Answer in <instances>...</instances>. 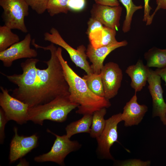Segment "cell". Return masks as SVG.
<instances>
[{
	"mask_svg": "<svg viewBox=\"0 0 166 166\" xmlns=\"http://www.w3.org/2000/svg\"><path fill=\"white\" fill-rule=\"evenodd\" d=\"M38 48L49 50V59L44 62L46 68L36 67L39 60L35 58H27L21 64L22 73L5 76L17 87L10 90L11 95L27 104L29 108L46 103L62 95H69V86L65 78L61 65L57 54L54 44Z\"/></svg>",
	"mask_w": 166,
	"mask_h": 166,
	"instance_id": "cell-1",
	"label": "cell"
},
{
	"mask_svg": "<svg viewBox=\"0 0 166 166\" xmlns=\"http://www.w3.org/2000/svg\"><path fill=\"white\" fill-rule=\"evenodd\" d=\"M61 48L58 47L57 54L69 86V99L72 103L79 105L76 113L93 114L95 111L102 108L110 107L109 100L98 96L90 90L85 80L78 75L65 60Z\"/></svg>",
	"mask_w": 166,
	"mask_h": 166,
	"instance_id": "cell-2",
	"label": "cell"
},
{
	"mask_svg": "<svg viewBox=\"0 0 166 166\" xmlns=\"http://www.w3.org/2000/svg\"><path fill=\"white\" fill-rule=\"evenodd\" d=\"M69 95L59 96L48 103L29 108L28 121L41 125L45 120L65 121L68 114L79 106L70 101Z\"/></svg>",
	"mask_w": 166,
	"mask_h": 166,
	"instance_id": "cell-3",
	"label": "cell"
},
{
	"mask_svg": "<svg viewBox=\"0 0 166 166\" xmlns=\"http://www.w3.org/2000/svg\"><path fill=\"white\" fill-rule=\"evenodd\" d=\"M3 10L2 17L4 25L11 29L28 32L24 19L29 14V7L24 0H0Z\"/></svg>",
	"mask_w": 166,
	"mask_h": 166,
	"instance_id": "cell-4",
	"label": "cell"
},
{
	"mask_svg": "<svg viewBox=\"0 0 166 166\" xmlns=\"http://www.w3.org/2000/svg\"><path fill=\"white\" fill-rule=\"evenodd\" d=\"M47 131L56 136L53 144L49 152L35 157L34 160L37 162H53L64 165L66 156L70 152L79 149L81 145L77 140H70L66 134L60 136L48 129Z\"/></svg>",
	"mask_w": 166,
	"mask_h": 166,
	"instance_id": "cell-5",
	"label": "cell"
},
{
	"mask_svg": "<svg viewBox=\"0 0 166 166\" xmlns=\"http://www.w3.org/2000/svg\"><path fill=\"white\" fill-rule=\"evenodd\" d=\"M44 39L65 49L73 63L77 67L84 70L87 74L93 73L91 66L87 60L86 49L84 45H80L77 49H74L64 40L58 31L53 27L51 29L49 32L44 33Z\"/></svg>",
	"mask_w": 166,
	"mask_h": 166,
	"instance_id": "cell-6",
	"label": "cell"
},
{
	"mask_svg": "<svg viewBox=\"0 0 166 166\" xmlns=\"http://www.w3.org/2000/svg\"><path fill=\"white\" fill-rule=\"evenodd\" d=\"M0 106L9 121L12 120L22 125L28 121L29 105L14 97L10 90L0 86Z\"/></svg>",
	"mask_w": 166,
	"mask_h": 166,
	"instance_id": "cell-7",
	"label": "cell"
},
{
	"mask_svg": "<svg viewBox=\"0 0 166 166\" xmlns=\"http://www.w3.org/2000/svg\"><path fill=\"white\" fill-rule=\"evenodd\" d=\"M121 115V113H119L113 115L106 120L105 126L103 132L96 138L97 143V152L102 159H113L110 150L114 143L117 142V125L122 121Z\"/></svg>",
	"mask_w": 166,
	"mask_h": 166,
	"instance_id": "cell-8",
	"label": "cell"
},
{
	"mask_svg": "<svg viewBox=\"0 0 166 166\" xmlns=\"http://www.w3.org/2000/svg\"><path fill=\"white\" fill-rule=\"evenodd\" d=\"M32 39L31 34H27L22 40L0 52V60L4 66L10 67L14 61L23 58H32L38 55L37 51L30 47Z\"/></svg>",
	"mask_w": 166,
	"mask_h": 166,
	"instance_id": "cell-9",
	"label": "cell"
},
{
	"mask_svg": "<svg viewBox=\"0 0 166 166\" xmlns=\"http://www.w3.org/2000/svg\"><path fill=\"white\" fill-rule=\"evenodd\" d=\"M160 77L150 69L147 82L148 88L152 99L153 117H159L166 125V103L163 97Z\"/></svg>",
	"mask_w": 166,
	"mask_h": 166,
	"instance_id": "cell-10",
	"label": "cell"
},
{
	"mask_svg": "<svg viewBox=\"0 0 166 166\" xmlns=\"http://www.w3.org/2000/svg\"><path fill=\"white\" fill-rule=\"evenodd\" d=\"M104 90V97L109 100L117 94L123 79V73L118 64L109 62L104 65L100 73Z\"/></svg>",
	"mask_w": 166,
	"mask_h": 166,
	"instance_id": "cell-11",
	"label": "cell"
},
{
	"mask_svg": "<svg viewBox=\"0 0 166 166\" xmlns=\"http://www.w3.org/2000/svg\"><path fill=\"white\" fill-rule=\"evenodd\" d=\"M14 130L15 134L10 145L9 160L10 163L22 158L36 148L38 138L36 134L29 136L19 135L16 127L14 128Z\"/></svg>",
	"mask_w": 166,
	"mask_h": 166,
	"instance_id": "cell-12",
	"label": "cell"
},
{
	"mask_svg": "<svg viewBox=\"0 0 166 166\" xmlns=\"http://www.w3.org/2000/svg\"><path fill=\"white\" fill-rule=\"evenodd\" d=\"M122 10L119 6H112L96 3L90 11L91 17L100 22L104 26L116 30L120 26V20Z\"/></svg>",
	"mask_w": 166,
	"mask_h": 166,
	"instance_id": "cell-13",
	"label": "cell"
},
{
	"mask_svg": "<svg viewBox=\"0 0 166 166\" xmlns=\"http://www.w3.org/2000/svg\"><path fill=\"white\" fill-rule=\"evenodd\" d=\"M126 40L117 42L108 45L94 49L89 44L86 50L87 57L92 63L91 65L93 73L99 74L104 66L103 62L106 57L112 51L120 47L128 44Z\"/></svg>",
	"mask_w": 166,
	"mask_h": 166,
	"instance_id": "cell-14",
	"label": "cell"
},
{
	"mask_svg": "<svg viewBox=\"0 0 166 166\" xmlns=\"http://www.w3.org/2000/svg\"><path fill=\"white\" fill-rule=\"evenodd\" d=\"M136 93L126 103L121 113L122 121H124V125L126 127L138 125L148 111L146 105H140L138 103Z\"/></svg>",
	"mask_w": 166,
	"mask_h": 166,
	"instance_id": "cell-15",
	"label": "cell"
},
{
	"mask_svg": "<svg viewBox=\"0 0 166 166\" xmlns=\"http://www.w3.org/2000/svg\"><path fill=\"white\" fill-rule=\"evenodd\" d=\"M150 68L144 65L143 61L139 60L135 65L128 66L126 73L130 77V85L135 93L140 91L145 86L147 81Z\"/></svg>",
	"mask_w": 166,
	"mask_h": 166,
	"instance_id": "cell-16",
	"label": "cell"
},
{
	"mask_svg": "<svg viewBox=\"0 0 166 166\" xmlns=\"http://www.w3.org/2000/svg\"><path fill=\"white\" fill-rule=\"evenodd\" d=\"M117 30L104 26L103 28L88 35L90 44L95 49L117 41L115 38Z\"/></svg>",
	"mask_w": 166,
	"mask_h": 166,
	"instance_id": "cell-17",
	"label": "cell"
},
{
	"mask_svg": "<svg viewBox=\"0 0 166 166\" xmlns=\"http://www.w3.org/2000/svg\"><path fill=\"white\" fill-rule=\"evenodd\" d=\"M92 115L86 114L80 119L70 123L65 127L66 135L69 138L79 133H90L92 123Z\"/></svg>",
	"mask_w": 166,
	"mask_h": 166,
	"instance_id": "cell-18",
	"label": "cell"
},
{
	"mask_svg": "<svg viewBox=\"0 0 166 166\" xmlns=\"http://www.w3.org/2000/svg\"><path fill=\"white\" fill-rule=\"evenodd\" d=\"M144 56L146 65L149 68H162L166 66V49H161L154 47L145 52Z\"/></svg>",
	"mask_w": 166,
	"mask_h": 166,
	"instance_id": "cell-19",
	"label": "cell"
},
{
	"mask_svg": "<svg viewBox=\"0 0 166 166\" xmlns=\"http://www.w3.org/2000/svg\"><path fill=\"white\" fill-rule=\"evenodd\" d=\"M106 108H103L95 111L92 115V125L89 133L90 136L96 139L103 132L106 123L104 117L106 113Z\"/></svg>",
	"mask_w": 166,
	"mask_h": 166,
	"instance_id": "cell-20",
	"label": "cell"
},
{
	"mask_svg": "<svg viewBox=\"0 0 166 166\" xmlns=\"http://www.w3.org/2000/svg\"><path fill=\"white\" fill-rule=\"evenodd\" d=\"M11 30L5 25L0 26V52L20 41L19 36Z\"/></svg>",
	"mask_w": 166,
	"mask_h": 166,
	"instance_id": "cell-21",
	"label": "cell"
},
{
	"mask_svg": "<svg viewBox=\"0 0 166 166\" xmlns=\"http://www.w3.org/2000/svg\"><path fill=\"white\" fill-rule=\"evenodd\" d=\"M82 78L91 91L96 95L104 97L103 85L100 74L92 73L85 75Z\"/></svg>",
	"mask_w": 166,
	"mask_h": 166,
	"instance_id": "cell-22",
	"label": "cell"
},
{
	"mask_svg": "<svg viewBox=\"0 0 166 166\" xmlns=\"http://www.w3.org/2000/svg\"><path fill=\"white\" fill-rule=\"evenodd\" d=\"M126 9V14L123 22L122 30L124 33L129 31L131 29L132 17L134 13L137 10L143 8L141 5L136 6L132 0H120Z\"/></svg>",
	"mask_w": 166,
	"mask_h": 166,
	"instance_id": "cell-23",
	"label": "cell"
},
{
	"mask_svg": "<svg viewBox=\"0 0 166 166\" xmlns=\"http://www.w3.org/2000/svg\"><path fill=\"white\" fill-rule=\"evenodd\" d=\"M68 1L69 0H48L46 10L51 17L61 13L66 14L70 10L68 5Z\"/></svg>",
	"mask_w": 166,
	"mask_h": 166,
	"instance_id": "cell-24",
	"label": "cell"
},
{
	"mask_svg": "<svg viewBox=\"0 0 166 166\" xmlns=\"http://www.w3.org/2000/svg\"><path fill=\"white\" fill-rule=\"evenodd\" d=\"M29 6L39 14L44 13L46 10L48 0H24Z\"/></svg>",
	"mask_w": 166,
	"mask_h": 166,
	"instance_id": "cell-25",
	"label": "cell"
},
{
	"mask_svg": "<svg viewBox=\"0 0 166 166\" xmlns=\"http://www.w3.org/2000/svg\"><path fill=\"white\" fill-rule=\"evenodd\" d=\"M87 34L88 35L97 30L102 29L104 25L97 19L91 17L87 23Z\"/></svg>",
	"mask_w": 166,
	"mask_h": 166,
	"instance_id": "cell-26",
	"label": "cell"
},
{
	"mask_svg": "<svg viewBox=\"0 0 166 166\" xmlns=\"http://www.w3.org/2000/svg\"><path fill=\"white\" fill-rule=\"evenodd\" d=\"M8 121L2 109H0V143H3L5 138V128L6 124Z\"/></svg>",
	"mask_w": 166,
	"mask_h": 166,
	"instance_id": "cell-27",
	"label": "cell"
},
{
	"mask_svg": "<svg viewBox=\"0 0 166 166\" xmlns=\"http://www.w3.org/2000/svg\"><path fill=\"white\" fill-rule=\"evenodd\" d=\"M151 162L149 160L143 161L140 160L130 159L124 160L119 164L123 166H148L150 165Z\"/></svg>",
	"mask_w": 166,
	"mask_h": 166,
	"instance_id": "cell-28",
	"label": "cell"
},
{
	"mask_svg": "<svg viewBox=\"0 0 166 166\" xmlns=\"http://www.w3.org/2000/svg\"><path fill=\"white\" fill-rule=\"evenodd\" d=\"M85 4V0H69L68 5L70 10L80 11L83 9Z\"/></svg>",
	"mask_w": 166,
	"mask_h": 166,
	"instance_id": "cell-29",
	"label": "cell"
},
{
	"mask_svg": "<svg viewBox=\"0 0 166 166\" xmlns=\"http://www.w3.org/2000/svg\"><path fill=\"white\" fill-rule=\"evenodd\" d=\"M156 2L157 6L153 14L150 15L148 25L151 24L154 15L158 10L161 9H166V0H156Z\"/></svg>",
	"mask_w": 166,
	"mask_h": 166,
	"instance_id": "cell-30",
	"label": "cell"
},
{
	"mask_svg": "<svg viewBox=\"0 0 166 166\" xmlns=\"http://www.w3.org/2000/svg\"><path fill=\"white\" fill-rule=\"evenodd\" d=\"M149 0H144V15L143 20V21L146 22L147 25L149 20L150 15L149 14L150 12L152 9L149 4Z\"/></svg>",
	"mask_w": 166,
	"mask_h": 166,
	"instance_id": "cell-31",
	"label": "cell"
},
{
	"mask_svg": "<svg viewBox=\"0 0 166 166\" xmlns=\"http://www.w3.org/2000/svg\"><path fill=\"white\" fill-rule=\"evenodd\" d=\"M95 3L103 5L112 6L120 5L118 0H94Z\"/></svg>",
	"mask_w": 166,
	"mask_h": 166,
	"instance_id": "cell-32",
	"label": "cell"
},
{
	"mask_svg": "<svg viewBox=\"0 0 166 166\" xmlns=\"http://www.w3.org/2000/svg\"><path fill=\"white\" fill-rule=\"evenodd\" d=\"M155 71L165 81L166 86V66L162 68H157Z\"/></svg>",
	"mask_w": 166,
	"mask_h": 166,
	"instance_id": "cell-33",
	"label": "cell"
}]
</instances>
